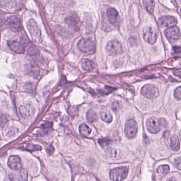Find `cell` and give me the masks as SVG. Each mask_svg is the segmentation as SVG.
Returning <instances> with one entry per match:
<instances>
[{"label":"cell","mask_w":181,"mask_h":181,"mask_svg":"<svg viewBox=\"0 0 181 181\" xmlns=\"http://www.w3.org/2000/svg\"><path fill=\"white\" fill-rule=\"evenodd\" d=\"M79 50L87 55L93 54L95 51V44L90 38H82L78 44Z\"/></svg>","instance_id":"cell-1"},{"label":"cell","mask_w":181,"mask_h":181,"mask_svg":"<svg viewBox=\"0 0 181 181\" xmlns=\"http://www.w3.org/2000/svg\"><path fill=\"white\" fill-rule=\"evenodd\" d=\"M166 121L164 119H158L155 117H152L147 120L146 122V127L149 132L152 134H157L161 131V126H164V122Z\"/></svg>","instance_id":"cell-2"},{"label":"cell","mask_w":181,"mask_h":181,"mask_svg":"<svg viewBox=\"0 0 181 181\" xmlns=\"http://www.w3.org/2000/svg\"><path fill=\"white\" fill-rule=\"evenodd\" d=\"M27 24L33 40L37 43L41 42L42 41L41 31L36 21L34 19H30L28 21Z\"/></svg>","instance_id":"cell-3"},{"label":"cell","mask_w":181,"mask_h":181,"mask_svg":"<svg viewBox=\"0 0 181 181\" xmlns=\"http://www.w3.org/2000/svg\"><path fill=\"white\" fill-rule=\"evenodd\" d=\"M158 33L156 29L151 26H146L143 30L144 40L150 44H154L157 40Z\"/></svg>","instance_id":"cell-4"},{"label":"cell","mask_w":181,"mask_h":181,"mask_svg":"<svg viewBox=\"0 0 181 181\" xmlns=\"http://www.w3.org/2000/svg\"><path fill=\"white\" fill-rule=\"evenodd\" d=\"M128 172L126 167H119L111 170L110 178L113 181H122L126 178Z\"/></svg>","instance_id":"cell-5"},{"label":"cell","mask_w":181,"mask_h":181,"mask_svg":"<svg viewBox=\"0 0 181 181\" xmlns=\"http://www.w3.org/2000/svg\"><path fill=\"white\" fill-rule=\"evenodd\" d=\"M141 92L143 96L149 99H155L159 95V90L156 85L152 84L145 85L141 89Z\"/></svg>","instance_id":"cell-6"},{"label":"cell","mask_w":181,"mask_h":181,"mask_svg":"<svg viewBox=\"0 0 181 181\" xmlns=\"http://www.w3.org/2000/svg\"><path fill=\"white\" fill-rule=\"evenodd\" d=\"M106 51L111 56H116L123 53V47L120 42L112 40L108 42L106 46Z\"/></svg>","instance_id":"cell-7"},{"label":"cell","mask_w":181,"mask_h":181,"mask_svg":"<svg viewBox=\"0 0 181 181\" xmlns=\"http://www.w3.org/2000/svg\"><path fill=\"white\" fill-rule=\"evenodd\" d=\"M66 22L71 29L78 31L80 27V19L75 12L71 13L66 18Z\"/></svg>","instance_id":"cell-8"},{"label":"cell","mask_w":181,"mask_h":181,"mask_svg":"<svg viewBox=\"0 0 181 181\" xmlns=\"http://www.w3.org/2000/svg\"><path fill=\"white\" fill-rule=\"evenodd\" d=\"M137 131L138 125L135 120H128L125 126V134L126 137L130 139L133 138L137 134Z\"/></svg>","instance_id":"cell-9"},{"label":"cell","mask_w":181,"mask_h":181,"mask_svg":"<svg viewBox=\"0 0 181 181\" xmlns=\"http://www.w3.org/2000/svg\"><path fill=\"white\" fill-rule=\"evenodd\" d=\"M165 34L167 39L171 42H174L179 40L181 37L180 30L176 26L166 29L165 31Z\"/></svg>","instance_id":"cell-10"},{"label":"cell","mask_w":181,"mask_h":181,"mask_svg":"<svg viewBox=\"0 0 181 181\" xmlns=\"http://www.w3.org/2000/svg\"><path fill=\"white\" fill-rule=\"evenodd\" d=\"M7 24L10 29L15 32L22 30V25L20 19L17 16H10L7 20Z\"/></svg>","instance_id":"cell-11"},{"label":"cell","mask_w":181,"mask_h":181,"mask_svg":"<svg viewBox=\"0 0 181 181\" xmlns=\"http://www.w3.org/2000/svg\"><path fill=\"white\" fill-rule=\"evenodd\" d=\"M107 16L112 25L117 26L120 24V18L119 13L113 7H110L107 10Z\"/></svg>","instance_id":"cell-12"},{"label":"cell","mask_w":181,"mask_h":181,"mask_svg":"<svg viewBox=\"0 0 181 181\" xmlns=\"http://www.w3.org/2000/svg\"><path fill=\"white\" fill-rule=\"evenodd\" d=\"M10 178L12 181H27L28 173L25 169H19L15 170L10 174Z\"/></svg>","instance_id":"cell-13"},{"label":"cell","mask_w":181,"mask_h":181,"mask_svg":"<svg viewBox=\"0 0 181 181\" xmlns=\"http://www.w3.org/2000/svg\"><path fill=\"white\" fill-rule=\"evenodd\" d=\"M178 23L177 19L172 16H165L159 19V24L161 27L171 28L174 27Z\"/></svg>","instance_id":"cell-14"},{"label":"cell","mask_w":181,"mask_h":181,"mask_svg":"<svg viewBox=\"0 0 181 181\" xmlns=\"http://www.w3.org/2000/svg\"><path fill=\"white\" fill-rule=\"evenodd\" d=\"M19 111L23 118L28 119L32 117L35 111V109L30 104H27L26 105L20 107Z\"/></svg>","instance_id":"cell-15"},{"label":"cell","mask_w":181,"mask_h":181,"mask_svg":"<svg viewBox=\"0 0 181 181\" xmlns=\"http://www.w3.org/2000/svg\"><path fill=\"white\" fill-rule=\"evenodd\" d=\"M7 45L12 51L17 54H22L25 51L22 43L16 40H9L7 42Z\"/></svg>","instance_id":"cell-16"},{"label":"cell","mask_w":181,"mask_h":181,"mask_svg":"<svg viewBox=\"0 0 181 181\" xmlns=\"http://www.w3.org/2000/svg\"><path fill=\"white\" fill-rule=\"evenodd\" d=\"M7 164L10 168L13 170H17L21 169V163L19 157L18 156H11L8 159Z\"/></svg>","instance_id":"cell-17"},{"label":"cell","mask_w":181,"mask_h":181,"mask_svg":"<svg viewBox=\"0 0 181 181\" xmlns=\"http://www.w3.org/2000/svg\"><path fill=\"white\" fill-rule=\"evenodd\" d=\"M81 65L84 71H93L95 67V64L88 59H83L81 62Z\"/></svg>","instance_id":"cell-18"},{"label":"cell","mask_w":181,"mask_h":181,"mask_svg":"<svg viewBox=\"0 0 181 181\" xmlns=\"http://www.w3.org/2000/svg\"><path fill=\"white\" fill-rule=\"evenodd\" d=\"M170 146L172 149L175 151H177L180 148L179 139L176 135H173L171 136L170 139Z\"/></svg>","instance_id":"cell-19"},{"label":"cell","mask_w":181,"mask_h":181,"mask_svg":"<svg viewBox=\"0 0 181 181\" xmlns=\"http://www.w3.org/2000/svg\"><path fill=\"white\" fill-rule=\"evenodd\" d=\"M143 4L148 12L151 14L154 12V7L155 6V0H143Z\"/></svg>","instance_id":"cell-20"},{"label":"cell","mask_w":181,"mask_h":181,"mask_svg":"<svg viewBox=\"0 0 181 181\" xmlns=\"http://www.w3.org/2000/svg\"><path fill=\"white\" fill-rule=\"evenodd\" d=\"M79 132L82 136H88L92 131V129L88 125L86 124H81L79 127Z\"/></svg>","instance_id":"cell-21"},{"label":"cell","mask_w":181,"mask_h":181,"mask_svg":"<svg viewBox=\"0 0 181 181\" xmlns=\"http://www.w3.org/2000/svg\"><path fill=\"white\" fill-rule=\"evenodd\" d=\"M101 118L104 121L107 123H111L112 121L113 117L112 114L108 111H102L101 113Z\"/></svg>","instance_id":"cell-22"},{"label":"cell","mask_w":181,"mask_h":181,"mask_svg":"<svg viewBox=\"0 0 181 181\" xmlns=\"http://www.w3.org/2000/svg\"><path fill=\"white\" fill-rule=\"evenodd\" d=\"M87 119L90 122H93L97 121L98 117L97 114L93 111L89 110L87 114Z\"/></svg>","instance_id":"cell-23"},{"label":"cell","mask_w":181,"mask_h":181,"mask_svg":"<svg viewBox=\"0 0 181 181\" xmlns=\"http://www.w3.org/2000/svg\"><path fill=\"white\" fill-rule=\"evenodd\" d=\"M170 172V167L168 165H161L157 169V173L161 176H164Z\"/></svg>","instance_id":"cell-24"},{"label":"cell","mask_w":181,"mask_h":181,"mask_svg":"<svg viewBox=\"0 0 181 181\" xmlns=\"http://www.w3.org/2000/svg\"><path fill=\"white\" fill-rule=\"evenodd\" d=\"M174 97L177 100H181V86L178 87L174 91Z\"/></svg>","instance_id":"cell-25"},{"label":"cell","mask_w":181,"mask_h":181,"mask_svg":"<svg viewBox=\"0 0 181 181\" xmlns=\"http://www.w3.org/2000/svg\"><path fill=\"white\" fill-rule=\"evenodd\" d=\"M27 149H29V150H40V149H41V147L39 146V145H32V144H29V145H28L27 146Z\"/></svg>","instance_id":"cell-26"},{"label":"cell","mask_w":181,"mask_h":181,"mask_svg":"<svg viewBox=\"0 0 181 181\" xmlns=\"http://www.w3.org/2000/svg\"><path fill=\"white\" fill-rule=\"evenodd\" d=\"M173 50L175 53H179L181 52V47L179 46H175L173 47Z\"/></svg>","instance_id":"cell-27"},{"label":"cell","mask_w":181,"mask_h":181,"mask_svg":"<svg viewBox=\"0 0 181 181\" xmlns=\"http://www.w3.org/2000/svg\"><path fill=\"white\" fill-rule=\"evenodd\" d=\"M176 164H177L178 166H179V167H181V158H178L176 159L175 161Z\"/></svg>","instance_id":"cell-28"},{"label":"cell","mask_w":181,"mask_h":181,"mask_svg":"<svg viewBox=\"0 0 181 181\" xmlns=\"http://www.w3.org/2000/svg\"><path fill=\"white\" fill-rule=\"evenodd\" d=\"M176 181V180L175 179H174V178H170V179H168V181Z\"/></svg>","instance_id":"cell-29"},{"label":"cell","mask_w":181,"mask_h":181,"mask_svg":"<svg viewBox=\"0 0 181 181\" xmlns=\"http://www.w3.org/2000/svg\"><path fill=\"white\" fill-rule=\"evenodd\" d=\"M178 1L179 2V3L181 4V0H178Z\"/></svg>","instance_id":"cell-30"}]
</instances>
